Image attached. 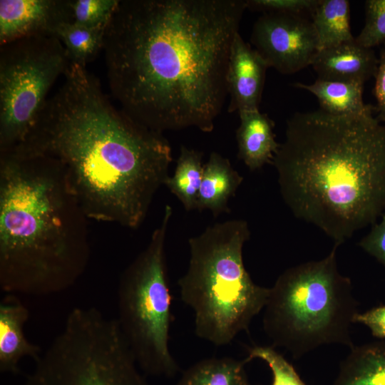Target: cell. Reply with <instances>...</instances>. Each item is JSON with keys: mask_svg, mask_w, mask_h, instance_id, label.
Returning <instances> with one entry per match:
<instances>
[{"mask_svg": "<svg viewBox=\"0 0 385 385\" xmlns=\"http://www.w3.org/2000/svg\"><path fill=\"white\" fill-rule=\"evenodd\" d=\"M267 63L237 32L232 41L227 72L228 112L259 110Z\"/></svg>", "mask_w": 385, "mask_h": 385, "instance_id": "7c38bea8", "label": "cell"}, {"mask_svg": "<svg viewBox=\"0 0 385 385\" xmlns=\"http://www.w3.org/2000/svg\"><path fill=\"white\" fill-rule=\"evenodd\" d=\"M378 63L374 50L362 46L354 38L319 51L311 66L317 78L364 84L375 76Z\"/></svg>", "mask_w": 385, "mask_h": 385, "instance_id": "4fadbf2b", "label": "cell"}, {"mask_svg": "<svg viewBox=\"0 0 385 385\" xmlns=\"http://www.w3.org/2000/svg\"><path fill=\"white\" fill-rule=\"evenodd\" d=\"M294 87L314 95L320 108L338 115H362L373 113L371 106L363 100L364 83L317 78L311 84L295 83Z\"/></svg>", "mask_w": 385, "mask_h": 385, "instance_id": "e0dca14e", "label": "cell"}, {"mask_svg": "<svg viewBox=\"0 0 385 385\" xmlns=\"http://www.w3.org/2000/svg\"><path fill=\"white\" fill-rule=\"evenodd\" d=\"M312 14L319 51L354 39L350 29L349 1L319 0Z\"/></svg>", "mask_w": 385, "mask_h": 385, "instance_id": "ffe728a7", "label": "cell"}, {"mask_svg": "<svg viewBox=\"0 0 385 385\" xmlns=\"http://www.w3.org/2000/svg\"><path fill=\"white\" fill-rule=\"evenodd\" d=\"M63 77L13 150L58 160L89 220L137 229L169 176L170 145L115 108L85 66L71 62Z\"/></svg>", "mask_w": 385, "mask_h": 385, "instance_id": "7a4b0ae2", "label": "cell"}, {"mask_svg": "<svg viewBox=\"0 0 385 385\" xmlns=\"http://www.w3.org/2000/svg\"><path fill=\"white\" fill-rule=\"evenodd\" d=\"M105 31L65 22L58 26L54 36L63 43L70 61L86 67L103 49Z\"/></svg>", "mask_w": 385, "mask_h": 385, "instance_id": "7402d4cb", "label": "cell"}, {"mask_svg": "<svg viewBox=\"0 0 385 385\" xmlns=\"http://www.w3.org/2000/svg\"><path fill=\"white\" fill-rule=\"evenodd\" d=\"M374 96L377 102L378 119L385 124V44L381 50L375 75Z\"/></svg>", "mask_w": 385, "mask_h": 385, "instance_id": "f1b7e54d", "label": "cell"}, {"mask_svg": "<svg viewBox=\"0 0 385 385\" xmlns=\"http://www.w3.org/2000/svg\"><path fill=\"white\" fill-rule=\"evenodd\" d=\"M120 0H68L71 22L89 29H106Z\"/></svg>", "mask_w": 385, "mask_h": 385, "instance_id": "603a6c76", "label": "cell"}, {"mask_svg": "<svg viewBox=\"0 0 385 385\" xmlns=\"http://www.w3.org/2000/svg\"><path fill=\"white\" fill-rule=\"evenodd\" d=\"M248 224L231 220L207 227L188 240V270L178 279L180 297L192 309L196 335L227 345L263 310L270 288L255 284L243 261Z\"/></svg>", "mask_w": 385, "mask_h": 385, "instance_id": "5b68a950", "label": "cell"}, {"mask_svg": "<svg viewBox=\"0 0 385 385\" xmlns=\"http://www.w3.org/2000/svg\"><path fill=\"white\" fill-rule=\"evenodd\" d=\"M62 164L0 153V287L46 296L72 287L91 256L88 220Z\"/></svg>", "mask_w": 385, "mask_h": 385, "instance_id": "277c9868", "label": "cell"}, {"mask_svg": "<svg viewBox=\"0 0 385 385\" xmlns=\"http://www.w3.org/2000/svg\"><path fill=\"white\" fill-rule=\"evenodd\" d=\"M71 22L68 0H1L0 44L34 36H53Z\"/></svg>", "mask_w": 385, "mask_h": 385, "instance_id": "8fae6325", "label": "cell"}, {"mask_svg": "<svg viewBox=\"0 0 385 385\" xmlns=\"http://www.w3.org/2000/svg\"><path fill=\"white\" fill-rule=\"evenodd\" d=\"M319 0H246L247 9L267 12L312 14Z\"/></svg>", "mask_w": 385, "mask_h": 385, "instance_id": "484cf974", "label": "cell"}, {"mask_svg": "<svg viewBox=\"0 0 385 385\" xmlns=\"http://www.w3.org/2000/svg\"><path fill=\"white\" fill-rule=\"evenodd\" d=\"M28 308L16 294H8L0 303V371L13 374L19 372L24 357L37 360L41 348L29 342L24 332L29 319Z\"/></svg>", "mask_w": 385, "mask_h": 385, "instance_id": "5bb4252c", "label": "cell"}, {"mask_svg": "<svg viewBox=\"0 0 385 385\" xmlns=\"http://www.w3.org/2000/svg\"><path fill=\"white\" fill-rule=\"evenodd\" d=\"M71 61L53 36H34L1 45L0 153L21 145L35 125L51 88Z\"/></svg>", "mask_w": 385, "mask_h": 385, "instance_id": "9c48e42d", "label": "cell"}, {"mask_svg": "<svg viewBox=\"0 0 385 385\" xmlns=\"http://www.w3.org/2000/svg\"><path fill=\"white\" fill-rule=\"evenodd\" d=\"M242 180L243 178L227 158L216 152L211 153L204 164L197 210H210L215 217L229 212V199L235 195Z\"/></svg>", "mask_w": 385, "mask_h": 385, "instance_id": "2e32d148", "label": "cell"}, {"mask_svg": "<svg viewBox=\"0 0 385 385\" xmlns=\"http://www.w3.org/2000/svg\"><path fill=\"white\" fill-rule=\"evenodd\" d=\"M115 319L76 307L22 385H150Z\"/></svg>", "mask_w": 385, "mask_h": 385, "instance_id": "ba28073f", "label": "cell"}, {"mask_svg": "<svg viewBox=\"0 0 385 385\" xmlns=\"http://www.w3.org/2000/svg\"><path fill=\"white\" fill-rule=\"evenodd\" d=\"M202 155L201 151L182 145L175 173L168 176L164 185L178 197L187 211L197 208L204 168Z\"/></svg>", "mask_w": 385, "mask_h": 385, "instance_id": "44dd1931", "label": "cell"}, {"mask_svg": "<svg viewBox=\"0 0 385 385\" xmlns=\"http://www.w3.org/2000/svg\"><path fill=\"white\" fill-rule=\"evenodd\" d=\"M272 163L292 214L334 245L385 212V124L373 113H296Z\"/></svg>", "mask_w": 385, "mask_h": 385, "instance_id": "3957f363", "label": "cell"}, {"mask_svg": "<svg viewBox=\"0 0 385 385\" xmlns=\"http://www.w3.org/2000/svg\"><path fill=\"white\" fill-rule=\"evenodd\" d=\"M172 214L167 205L148 245L123 272L115 319L141 371L169 378L179 371L169 346L173 317L165 241Z\"/></svg>", "mask_w": 385, "mask_h": 385, "instance_id": "52a82bcc", "label": "cell"}, {"mask_svg": "<svg viewBox=\"0 0 385 385\" xmlns=\"http://www.w3.org/2000/svg\"><path fill=\"white\" fill-rule=\"evenodd\" d=\"M245 0H120L104 35L110 89L126 113L162 133L211 132L227 93Z\"/></svg>", "mask_w": 385, "mask_h": 385, "instance_id": "6da1fadb", "label": "cell"}, {"mask_svg": "<svg viewBox=\"0 0 385 385\" xmlns=\"http://www.w3.org/2000/svg\"><path fill=\"white\" fill-rule=\"evenodd\" d=\"M239 115L240 123L236 130L238 158L252 171L272 163L279 146L274 133V122L260 110Z\"/></svg>", "mask_w": 385, "mask_h": 385, "instance_id": "9a60e30c", "label": "cell"}, {"mask_svg": "<svg viewBox=\"0 0 385 385\" xmlns=\"http://www.w3.org/2000/svg\"><path fill=\"white\" fill-rule=\"evenodd\" d=\"M333 385H385V342L352 346Z\"/></svg>", "mask_w": 385, "mask_h": 385, "instance_id": "ac0fdd59", "label": "cell"}, {"mask_svg": "<svg viewBox=\"0 0 385 385\" xmlns=\"http://www.w3.org/2000/svg\"><path fill=\"white\" fill-rule=\"evenodd\" d=\"M250 39L268 66L282 74L311 66L319 51L312 21L299 14L262 13L253 25Z\"/></svg>", "mask_w": 385, "mask_h": 385, "instance_id": "30bf717a", "label": "cell"}, {"mask_svg": "<svg viewBox=\"0 0 385 385\" xmlns=\"http://www.w3.org/2000/svg\"><path fill=\"white\" fill-rule=\"evenodd\" d=\"M365 24L355 38L364 47L372 48L385 42V0L365 1Z\"/></svg>", "mask_w": 385, "mask_h": 385, "instance_id": "d4e9b609", "label": "cell"}, {"mask_svg": "<svg viewBox=\"0 0 385 385\" xmlns=\"http://www.w3.org/2000/svg\"><path fill=\"white\" fill-rule=\"evenodd\" d=\"M246 358L209 357L190 366L177 385H252L246 374Z\"/></svg>", "mask_w": 385, "mask_h": 385, "instance_id": "d6986e66", "label": "cell"}, {"mask_svg": "<svg viewBox=\"0 0 385 385\" xmlns=\"http://www.w3.org/2000/svg\"><path fill=\"white\" fill-rule=\"evenodd\" d=\"M359 245L385 267V212Z\"/></svg>", "mask_w": 385, "mask_h": 385, "instance_id": "4316f807", "label": "cell"}, {"mask_svg": "<svg viewBox=\"0 0 385 385\" xmlns=\"http://www.w3.org/2000/svg\"><path fill=\"white\" fill-rule=\"evenodd\" d=\"M324 258L287 269L263 309V329L272 346L295 359L327 344L354 346L351 326L359 313L350 279L342 275L337 249Z\"/></svg>", "mask_w": 385, "mask_h": 385, "instance_id": "8992f818", "label": "cell"}, {"mask_svg": "<svg viewBox=\"0 0 385 385\" xmlns=\"http://www.w3.org/2000/svg\"><path fill=\"white\" fill-rule=\"evenodd\" d=\"M250 361L253 359L264 361L272 373V385H305L292 365L272 346H255L249 349Z\"/></svg>", "mask_w": 385, "mask_h": 385, "instance_id": "cb8c5ba5", "label": "cell"}, {"mask_svg": "<svg viewBox=\"0 0 385 385\" xmlns=\"http://www.w3.org/2000/svg\"><path fill=\"white\" fill-rule=\"evenodd\" d=\"M370 330L371 334L379 339H385V304L358 313L354 320Z\"/></svg>", "mask_w": 385, "mask_h": 385, "instance_id": "83f0119b", "label": "cell"}]
</instances>
